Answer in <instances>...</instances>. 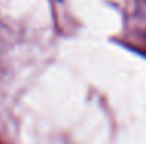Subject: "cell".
I'll return each mask as SVG.
<instances>
[]
</instances>
